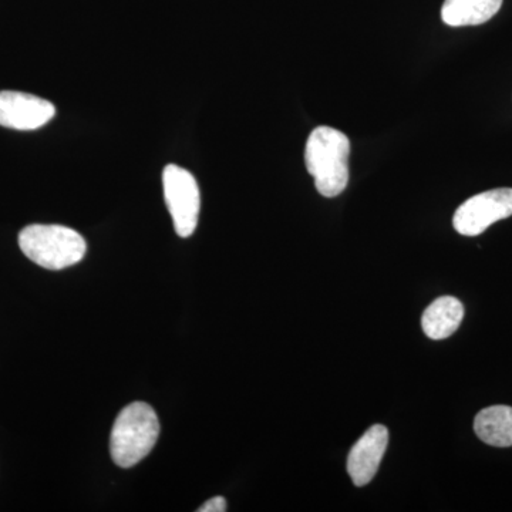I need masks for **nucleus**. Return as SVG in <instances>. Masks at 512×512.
<instances>
[{
	"label": "nucleus",
	"instance_id": "f257e3e1",
	"mask_svg": "<svg viewBox=\"0 0 512 512\" xmlns=\"http://www.w3.org/2000/svg\"><path fill=\"white\" fill-rule=\"evenodd\" d=\"M350 140L333 127L312 131L305 148V163L315 187L326 198L338 197L349 183Z\"/></svg>",
	"mask_w": 512,
	"mask_h": 512
},
{
	"label": "nucleus",
	"instance_id": "f03ea898",
	"mask_svg": "<svg viewBox=\"0 0 512 512\" xmlns=\"http://www.w3.org/2000/svg\"><path fill=\"white\" fill-rule=\"evenodd\" d=\"M160 436V421L150 404L136 402L121 410L111 431L110 453L119 467L130 468L151 453Z\"/></svg>",
	"mask_w": 512,
	"mask_h": 512
},
{
	"label": "nucleus",
	"instance_id": "7ed1b4c3",
	"mask_svg": "<svg viewBox=\"0 0 512 512\" xmlns=\"http://www.w3.org/2000/svg\"><path fill=\"white\" fill-rule=\"evenodd\" d=\"M19 247L30 261L50 271L79 264L86 255V241L63 225H29L19 234Z\"/></svg>",
	"mask_w": 512,
	"mask_h": 512
},
{
	"label": "nucleus",
	"instance_id": "20e7f679",
	"mask_svg": "<svg viewBox=\"0 0 512 512\" xmlns=\"http://www.w3.org/2000/svg\"><path fill=\"white\" fill-rule=\"evenodd\" d=\"M164 198L173 218L175 232L181 238L194 234L201 210V194L190 171L170 164L163 171Z\"/></svg>",
	"mask_w": 512,
	"mask_h": 512
},
{
	"label": "nucleus",
	"instance_id": "39448f33",
	"mask_svg": "<svg viewBox=\"0 0 512 512\" xmlns=\"http://www.w3.org/2000/svg\"><path fill=\"white\" fill-rule=\"evenodd\" d=\"M512 215V188L481 192L461 204L454 214L453 225L464 237H477L495 222Z\"/></svg>",
	"mask_w": 512,
	"mask_h": 512
},
{
	"label": "nucleus",
	"instance_id": "423d86ee",
	"mask_svg": "<svg viewBox=\"0 0 512 512\" xmlns=\"http://www.w3.org/2000/svg\"><path fill=\"white\" fill-rule=\"evenodd\" d=\"M53 103L33 94L0 92V126L30 131L46 126L55 117Z\"/></svg>",
	"mask_w": 512,
	"mask_h": 512
},
{
	"label": "nucleus",
	"instance_id": "0eeeda50",
	"mask_svg": "<svg viewBox=\"0 0 512 512\" xmlns=\"http://www.w3.org/2000/svg\"><path fill=\"white\" fill-rule=\"evenodd\" d=\"M389 444V431L382 424L370 427L352 447L348 457V473L357 487L375 478Z\"/></svg>",
	"mask_w": 512,
	"mask_h": 512
},
{
	"label": "nucleus",
	"instance_id": "6e6552de",
	"mask_svg": "<svg viewBox=\"0 0 512 512\" xmlns=\"http://www.w3.org/2000/svg\"><path fill=\"white\" fill-rule=\"evenodd\" d=\"M463 318V303L453 296H441L424 311L421 326L430 339L443 340L460 328Z\"/></svg>",
	"mask_w": 512,
	"mask_h": 512
},
{
	"label": "nucleus",
	"instance_id": "1a4fd4ad",
	"mask_svg": "<svg viewBox=\"0 0 512 512\" xmlns=\"http://www.w3.org/2000/svg\"><path fill=\"white\" fill-rule=\"evenodd\" d=\"M503 0H444L441 19L451 28L483 25L497 15Z\"/></svg>",
	"mask_w": 512,
	"mask_h": 512
},
{
	"label": "nucleus",
	"instance_id": "9d476101",
	"mask_svg": "<svg viewBox=\"0 0 512 512\" xmlns=\"http://www.w3.org/2000/svg\"><path fill=\"white\" fill-rule=\"evenodd\" d=\"M474 431L488 446L512 447V407L491 406L481 410L474 420Z\"/></svg>",
	"mask_w": 512,
	"mask_h": 512
},
{
	"label": "nucleus",
	"instance_id": "9b49d317",
	"mask_svg": "<svg viewBox=\"0 0 512 512\" xmlns=\"http://www.w3.org/2000/svg\"><path fill=\"white\" fill-rule=\"evenodd\" d=\"M228 510L227 500L224 497H214L198 508V512H225Z\"/></svg>",
	"mask_w": 512,
	"mask_h": 512
}]
</instances>
